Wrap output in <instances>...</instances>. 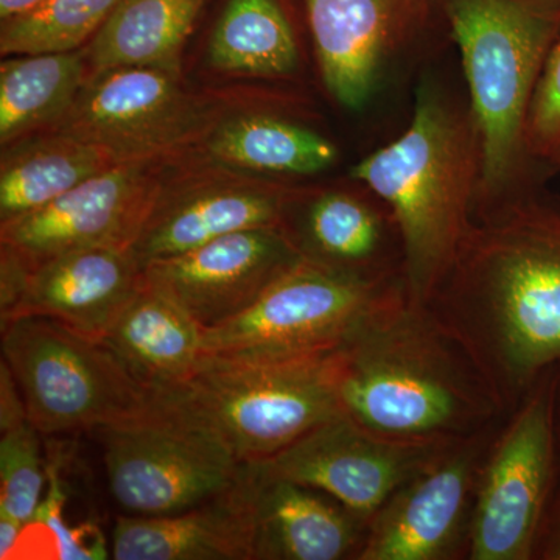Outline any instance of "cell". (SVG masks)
<instances>
[{
    "label": "cell",
    "instance_id": "10",
    "mask_svg": "<svg viewBox=\"0 0 560 560\" xmlns=\"http://www.w3.org/2000/svg\"><path fill=\"white\" fill-rule=\"evenodd\" d=\"M503 419L442 444L368 523L357 560L469 558L481 467Z\"/></svg>",
    "mask_w": 560,
    "mask_h": 560
},
{
    "label": "cell",
    "instance_id": "1",
    "mask_svg": "<svg viewBox=\"0 0 560 560\" xmlns=\"http://www.w3.org/2000/svg\"><path fill=\"white\" fill-rule=\"evenodd\" d=\"M514 410L560 363V197L540 186L480 215L425 304Z\"/></svg>",
    "mask_w": 560,
    "mask_h": 560
},
{
    "label": "cell",
    "instance_id": "32",
    "mask_svg": "<svg viewBox=\"0 0 560 560\" xmlns=\"http://www.w3.org/2000/svg\"><path fill=\"white\" fill-rule=\"evenodd\" d=\"M25 525L14 518L0 515V559H10L11 552L16 548Z\"/></svg>",
    "mask_w": 560,
    "mask_h": 560
},
{
    "label": "cell",
    "instance_id": "12",
    "mask_svg": "<svg viewBox=\"0 0 560 560\" xmlns=\"http://www.w3.org/2000/svg\"><path fill=\"white\" fill-rule=\"evenodd\" d=\"M161 195L147 162H121L35 212L2 221V246L31 268L68 250L131 249Z\"/></svg>",
    "mask_w": 560,
    "mask_h": 560
},
{
    "label": "cell",
    "instance_id": "25",
    "mask_svg": "<svg viewBox=\"0 0 560 560\" xmlns=\"http://www.w3.org/2000/svg\"><path fill=\"white\" fill-rule=\"evenodd\" d=\"M208 149L228 167L278 175H315L338 158L337 147L311 128L259 114L221 124Z\"/></svg>",
    "mask_w": 560,
    "mask_h": 560
},
{
    "label": "cell",
    "instance_id": "18",
    "mask_svg": "<svg viewBox=\"0 0 560 560\" xmlns=\"http://www.w3.org/2000/svg\"><path fill=\"white\" fill-rule=\"evenodd\" d=\"M289 200L270 187L219 184L160 198L132 245L142 265L179 256L224 235L256 228H282Z\"/></svg>",
    "mask_w": 560,
    "mask_h": 560
},
{
    "label": "cell",
    "instance_id": "26",
    "mask_svg": "<svg viewBox=\"0 0 560 560\" xmlns=\"http://www.w3.org/2000/svg\"><path fill=\"white\" fill-rule=\"evenodd\" d=\"M300 61L296 38L276 0H230L209 44V62L221 72L280 77Z\"/></svg>",
    "mask_w": 560,
    "mask_h": 560
},
{
    "label": "cell",
    "instance_id": "28",
    "mask_svg": "<svg viewBox=\"0 0 560 560\" xmlns=\"http://www.w3.org/2000/svg\"><path fill=\"white\" fill-rule=\"evenodd\" d=\"M40 436L43 434L27 420L3 431L0 438V515L22 525L35 518L49 480Z\"/></svg>",
    "mask_w": 560,
    "mask_h": 560
},
{
    "label": "cell",
    "instance_id": "8",
    "mask_svg": "<svg viewBox=\"0 0 560 560\" xmlns=\"http://www.w3.org/2000/svg\"><path fill=\"white\" fill-rule=\"evenodd\" d=\"M556 366L508 412L482 463L469 560H534L559 489Z\"/></svg>",
    "mask_w": 560,
    "mask_h": 560
},
{
    "label": "cell",
    "instance_id": "15",
    "mask_svg": "<svg viewBox=\"0 0 560 560\" xmlns=\"http://www.w3.org/2000/svg\"><path fill=\"white\" fill-rule=\"evenodd\" d=\"M253 530L254 560H357L368 523L319 490L242 463L234 485Z\"/></svg>",
    "mask_w": 560,
    "mask_h": 560
},
{
    "label": "cell",
    "instance_id": "9",
    "mask_svg": "<svg viewBox=\"0 0 560 560\" xmlns=\"http://www.w3.org/2000/svg\"><path fill=\"white\" fill-rule=\"evenodd\" d=\"M110 493L138 517L190 510L230 489L242 463L212 433L165 407L95 430Z\"/></svg>",
    "mask_w": 560,
    "mask_h": 560
},
{
    "label": "cell",
    "instance_id": "30",
    "mask_svg": "<svg viewBox=\"0 0 560 560\" xmlns=\"http://www.w3.org/2000/svg\"><path fill=\"white\" fill-rule=\"evenodd\" d=\"M27 408L5 361L0 364V433L27 422Z\"/></svg>",
    "mask_w": 560,
    "mask_h": 560
},
{
    "label": "cell",
    "instance_id": "31",
    "mask_svg": "<svg viewBox=\"0 0 560 560\" xmlns=\"http://www.w3.org/2000/svg\"><path fill=\"white\" fill-rule=\"evenodd\" d=\"M534 560H560V490L545 518Z\"/></svg>",
    "mask_w": 560,
    "mask_h": 560
},
{
    "label": "cell",
    "instance_id": "33",
    "mask_svg": "<svg viewBox=\"0 0 560 560\" xmlns=\"http://www.w3.org/2000/svg\"><path fill=\"white\" fill-rule=\"evenodd\" d=\"M38 2L40 0H0V20H7V18L32 9Z\"/></svg>",
    "mask_w": 560,
    "mask_h": 560
},
{
    "label": "cell",
    "instance_id": "11",
    "mask_svg": "<svg viewBox=\"0 0 560 560\" xmlns=\"http://www.w3.org/2000/svg\"><path fill=\"white\" fill-rule=\"evenodd\" d=\"M200 109L179 84L176 68H117L94 72L57 131L92 143L116 162H149L189 140Z\"/></svg>",
    "mask_w": 560,
    "mask_h": 560
},
{
    "label": "cell",
    "instance_id": "16",
    "mask_svg": "<svg viewBox=\"0 0 560 560\" xmlns=\"http://www.w3.org/2000/svg\"><path fill=\"white\" fill-rule=\"evenodd\" d=\"M145 285L132 249L68 250L36 264L20 301L0 320L46 316L103 340Z\"/></svg>",
    "mask_w": 560,
    "mask_h": 560
},
{
    "label": "cell",
    "instance_id": "24",
    "mask_svg": "<svg viewBox=\"0 0 560 560\" xmlns=\"http://www.w3.org/2000/svg\"><path fill=\"white\" fill-rule=\"evenodd\" d=\"M86 55H20L0 68V142L22 140L38 128L58 125L84 84Z\"/></svg>",
    "mask_w": 560,
    "mask_h": 560
},
{
    "label": "cell",
    "instance_id": "7",
    "mask_svg": "<svg viewBox=\"0 0 560 560\" xmlns=\"http://www.w3.org/2000/svg\"><path fill=\"white\" fill-rule=\"evenodd\" d=\"M405 293L404 280L370 282L302 257L241 315L202 330V352L241 361L327 355Z\"/></svg>",
    "mask_w": 560,
    "mask_h": 560
},
{
    "label": "cell",
    "instance_id": "19",
    "mask_svg": "<svg viewBox=\"0 0 560 560\" xmlns=\"http://www.w3.org/2000/svg\"><path fill=\"white\" fill-rule=\"evenodd\" d=\"M407 0H305L327 91L349 109L374 92Z\"/></svg>",
    "mask_w": 560,
    "mask_h": 560
},
{
    "label": "cell",
    "instance_id": "27",
    "mask_svg": "<svg viewBox=\"0 0 560 560\" xmlns=\"http://www.w3.org/2000/svg\"><path fill=\"white\" fill-rule=\"evenodd\" d=\"M119 0H40L2 21L0 51L20 55L68 54L101 31Z\"/></svg>",
    "mask_w": 560,
    "mask_h": 560
},
{
    "label": "cell",
    "instance_id": "34",
    "mask_svg": "<svg viewBox=\"0 0 560 560\" xmlns=\"http://www.w3.org/2000/svg\"><path fill=\"white\" fill-rule=\"evenodd\" d=\"M555 423L556 436H558L559 463H560V363L556 366L555 375ZM560 490V480H559Z\"/></svg>",
    "mask_w": 560,
    "mask_h": 560
},
{
    "label": "cell",
    "instance_id": "22",
    "mask_svg": "<svg viewBox=\"0 0 560 560\" xmlns=\"http://www.w3.org/2000/svg\"><path fill=\"white\" fill-rule=\"evenodd\" d=\"M206 0H119L86 49L95 72L176 68Z\"/></svg>",
    "mask_w": 560,
    "mask_h": 560
},
{
    "label": "cell",
    "instance_id": "3",
    "mask_svg": "<svg viewBox=\"0 0 560 560\" xmlns=\"http://www.w3.org/2000/svg\"><path fill=\"white\" fill-rule=\"evenodd\" d=\"M481 151L471 110L420 88L407 131L353 165L352 178L385 202L404 245L408 298L425 304L469 232Z\"/></svg>",
    "mask_w": 560,
    "mask_h": 560
},
{
    "label": "cell",
    "instance_id": "4",
    "mask_svg": "<svg viewBox=\"0 0 560 560\" xmlns=\"http://www.w3.org/2000/svg\"><path fill=\"white\" fill-rule=\"evenodd\" d=\"M470 92L481 167L475 217L537 186L523 178L526 120L541 68L560 32V0H445Z\"/></svg>",
    "mask_w": 560,
    "mask_h": 560
},
{
    "label": "cell",
    "instance_id": "14",
    "mask_svg": "<svg viewBox=\"0 0 560 560\" xmlns=\"http://www.w3.org/2000/svg\"><path fill=\"white\" fill-rule=\"evenodd\" d=\"M301 260L282 228H256L150 261L143 276L205 330L241 315Z\"/></svg>",
    "mask_w": 560,
    "mask_h": 560
},
{
    "label": "cell",
    "instance_id": "20",
    "mask_svg": "<svg viewBox=\"0 0 560 560\" xmlns=\"http://www.w3.org/2000/svg\"><path fill=\"white\" fill-rule=\"evenodd\" d=\"M234 485V482H232ZM116 560H254L253 530L234 488L190 510L116 521Z\"/></svg>",
    "mask_w": 560,
    "mask_h": 560
},
{
    "label": "cell",
    "instance_id": "13",
    "mask_svg": "<svg viewBox=\"0 0 560 560\" xmlns=\"http://www.w3.org/2000/svg\"><path fill=\"white\" fill-rule=\"evenodd\" d=\"M442 444L388 440L338 415L261 463L279 477L326 493L370 523Z\"/></svg>",
    "mask_w": 560,
    "mask_h": 560
},
{
    "label": "cell",
    "instance_id": "5",
    "mask_svg": "<svg viewBox=\"0 0 560 560\" xmlns=\"http://www.w3.org/2000/svg\"><path fill=\"white\" fill-rule=\"evenodd\" d=\"M154 397L219 438L241 463L271 458L341 415L329 353L285 361L205 355L186 382Z\"/></svg>",
    "mask_w": 560,
    "mask_h": 560
},
{
    "label": "cell",
    "instance_id": "17",
    "mask_svg": "<svg viewBox=\"0 0 560 560\" xmlns=\"http://www.w3.org/2000/svg\"><path fill=\"white\" fill-rule=\"evenodd\" d=\"M304 259L370 282L404 280V245L385 202L349 191H326L283 224Z\"/></svg>",
    "mask_w": 560,
    "mask_h": 560
},
{
    "label": "cell",
    "instance_id": "29",
    "mask_svg": "<svg viewBox=\"0 0 560 560\" xmlns=\"http://www.w3.org/2000/svg\"><path fill=\"white\" fill-rule=\"evenodd\" d=\"M526 153L536 171H560V32L548 51L530 101Z\"/></svg>",
    "mask_w": 560,
    "mask_h": 560
},
{
    "label": "cell",
    "instance_id": "21",
    "mask_svg": "<svg viewBox=\"0 0 560 560\" xmlns=\"http://www.w3.org/2000/svg\"><path fill=\"white\" fill-rule=\"evenodd\" d=\"M103 341L153 393L186 382L205 357L201 327L147 282Z\"/></svg>",
    "mask_w": 560,
    "mask_h": 560
},
{
    "label": "cell",
    "instance_id": "23",
    "mask_svg": "<svg viewBox=\"0 0 560 560\" xmlns=\"http://www.w3.org/2000/svg\"><path fill=\"white\" fill-rule=\"evenodd\" d=\"M113 165L98 147L62 132L18 140L3 154L0 217L9 221L35 212Z\"/></svg>",
    "mask_w": 560,
    "mask_h": 560
},
{
    "label": "cell",
    "instance_id": "2",
    "mask_svg": "<svg viewBox=\"0 0 560 560\" xmlns=\"http://www.w3.org/2000/svg\"><path fill=\"white\" fill-rule=\"evenodd\" d=\"M341 415L388 440L436 444L506 416L458 338L401 294L329 353Z\"/></svg>",
    "mask_w": 560,
    "mask_h": 560
},
{
    "label": "cell",
    "instance_id": "6",
    "mask_svg": "<svg viewBox=\"0 0 560 560\" xmlns=\"http://www.w3.org/2000/svg\"><path fill=\"white\" fill-rule=\"evenodd\" d=\"M2 361L43 436L102 429L139 418L154 405L153 390L105 341L46 316L2 324Z\"/></svg>",
    "mask_w": 560,
    "mask_h": 560
}]
</instances>
